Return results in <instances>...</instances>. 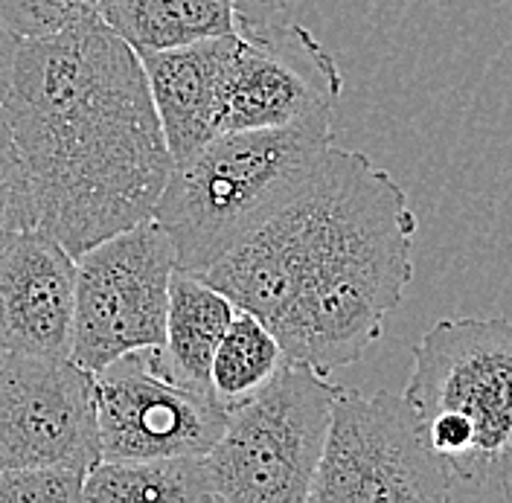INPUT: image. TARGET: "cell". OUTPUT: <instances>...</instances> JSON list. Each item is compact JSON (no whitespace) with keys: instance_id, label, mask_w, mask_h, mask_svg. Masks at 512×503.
<instances>
[{"instance_id":"1","label":"cell","mask_w":512,"mask_h":503,"mask_svg":"<svg viewBox=\"0 0 512 503\" xmlns=\"http://www.w3.org/2000/svg\"><path fill=\"white\" fill-rule=\"evenodd\" d=\"M0 108L38 227L73 256L155 219L175 163L143 62L105 18L41 38L0 24Z\"/></svg>"},{"instance_id":"2","label":"cell","mask_w":512,"mask_h":503,"mask_svg":"<svg viewBox=\"0 0 512 503\" xmlns=\"http://www.w3.org/2000/svg\"><path fill=\"white\" fill-rule=\"evenodd\" d=\"M416 213L396 178L332 146L288 204L207 271L236 309L262 317L288 358L320 373L382 338L414 280Z\"/></svg>"},{"instance_id":"3","label":"cell","mask_w":512,"mask_h":503,"mask_svg":"<svg viewBox=\"0 0 512 503\" xmlns=\"http://www.w3.org/2000/svg\"><path fill=\"white\" fill-rule=\"evenodd\" d=\"M405 384L448 501L512 503V320L443 317L411 349Z\"/></svg>"},{"instance_id":"4","label":"cell","mask_w":512,"mask_h":503,"mask_svg":"<svg viewBox=\"0 0 512 503\" xmlns=\"http://www.w3.org/2000/svg\"><path fill=\"white\" fill-rule=\"evenodd\" d=\"M332 117L335 108H320L288 126L216 134L175 163L155 219L178 268L204 274L306 187L335 146Z\"/></svg>"},{"instance_id":"5","label":"cell","mask_w":512,"mask_h":503,"mask_svg":"<svg viewBox=\"0 0 512 503\" xmlns=\"http://www.w3.org/2000/svg\"><path fill=\"white\" fill-rule=\"evenodd\" d=\"M338 384L306 361L286 367L256 396L227 410L204 454L210 498L222 503H303L315 483Z\"/></svg>"},{"instance_id":"6","label":"cell","mask_w":512,"mask_h":503,"mask_svg":"<svg viewBox=\"0 0 512 503\" xmlns=\"http://www.w3.org/2000/svg\"><path fill=\"white\" fill-rule=\"evenodd\" d=\"M175 245L158 219L131 224L76 256L70 358L99 373L137 349L166 341Z\"/></svg>"},{"instance_id":"7","label":"cell","mask_w":512,"mask_h":503,"mask_svg":"<svg viewBox=\"0 0 512 503\" xmlns=\"http://www.w3.org/2000/svg\"><path fill=\"white\" fill-rule=\"evenodd\" d=\"M312 503H443L448 477L405 396L335 390Z\"/></svg>"},{"instance_id":"8","label":"cell","mask_w":512,"mask_h":503,"mask_svg":"<svg viewBox=\"0 0 512 503\" xmlns=\"http://www.w3.org/2000/svg\"><path fill=\"white\" fill-rule=\"evenodd\" d=\"M94 396L102 460L204 457L230 410L172 376L155 349L128 352L94 373Z\"/></svg>"},{"instance_id":"9","label":"cell","mask_w":512,"mask_h":503,"mask_svg":"<svg viewBox=\"0 0 512 503\" xmlns=\"http://www.w3.org/2000/svg\"><path fill=\"white\" fill-rule=\"evenodd\" d=\"M102 460L94 373L70 355L0 358V469H70Z\"/></svg>"},{"instance_id":"10","label":"cell","mask_w":512,"mask_h":503,"mask_svg":"<svg viewBox=\"0 0 512 503\" xmlns=\"http://www.w3.org/2000/svg\"><path fill=\"white\" fill-rule=\"evenodd\" d=\"M341 91L344 76L332 53L303 24L288 21L268 35L236 30L224 64L219 134L288 126L335 108Z\"/></svg>"},{"instance_id":"11","label":"cell","mask_w":512,"mask_h":503,"mask_svg":"<svg viewBox=\"0 0 512 503\" xmlns=\"http://www.w3.org/2000/svg\"><path fill=\"white\" fill-rule=\"evenodd\" d=\"M76 256L41 227L0 251V332L9 352L67 358L73 349Z\"/></svg>"},{"instance_id":"12","label":"cell","mask_w":512,"mask_h":503,"mask_svg":"<svg viewBox=\"0 0 512 503\" xmlns=\"http://www.w3.org/2000/svg\"><path fill=\"white\" fill-rule=\"evenodd\" d=\"M230 35L172 50H140L152 102L172 163H181L219 134L224 64Z\"/></svg>"},{"instance_id":"13","label":"cell","mask_w":512,"mask_h":503,"mask_svg":"<svg viewBox=\"0 0 512 503\" xmlns=\"http://www.w3.org/2000/svg\"><path fill=\"white\" fill-rule=\"evenodd\" d=\"M233 315L236 306L224 291L207 283L201 274L175 268L169 283L166 341L155 349L160 364L184 384L213 393L210 364Z\"/></svg>"},{"instance_id":"14","label":"cell","mask_w":512,"mask_h":503,"mask_svg":"<svg viewBox=\"0 0 512 503\" xmlns=\"http://www.w3.org/2000/svg\"><path fill=\"white\" fill-rule=\"evenodd\" d=\"M105 21L140 50H172L239 30L227 0H108Z\"/></svg>"},{"instance_id":"15","label":"cell","mask_w":512,"mask_h":503,"mask_svg":"<svg viewBox=\"0 0 512 503\" xmlns=\"http://www.w3.org/2000/svg\"><path fill=\"white\" fill-rule=\"evenodd\" d=\"M82 501L198 503L213 498L204 474V457H158V460H99L85 474Z\"/></svg>"},{"instance_id":"16","label":"cell","mask_w":512,"mask_h":503,"mask_svg":"<svg viewBox=\"0 0 512 503\" xmlns=\"http://www.w3.org/2000/svg\"><path fill=\"white\" fill-rule=\"evenodd\" d=\"M288 355L274 329L254 312L236 309L210 364V384L224 408L256 396L286 367Z\"/></svg>"},{"instance_id":"17","label":"cell","mask_w":512,"mask_h":503,"mask_svg":"<svg viewBox=\"0 0 512 503\" xmlns=\"http://www.w3.org/2000/svg\"><path fill=\"white\" fill-rule=\"evenodd\" d=\"M32 227H38V213H35L30 172L12 134V126L0 108V251L15 236Z\"/></svg>"},{"instance_id":"18","label":"cell","mask_w":512,"mask_h":503,"mask_svg":"<svg viewBox=\"0 0 512 503\" xmlns=\"http://www.w3.org/2000/svg\"><path fill=\"white\" fill-rule=\"evenodd\" d=\"M105 9L108 0H0V24L18 35L41 38L105 18Z\"/></svg>"},{"instance_id":"19","label":"cell","mask_w":512,"mask_h":503,"mask_svg":"<svg viewBox=\"0 0 512 503\" xmlns=\"http://www.w3.org/2000/svg\"><path fill=\"white\" fill-rule=\"evenodd\" d=\"M82 483L70 469H0V503L82 501Z\"/></svg>"},{"instance_id":"20","label":"cell","mask_w":512,"mask_h":503,"mask_svg":"<svg viewBox=\"0 0 512 503\" xmlns=\"http://www.w3.org/2000/svg\"><path fill=\"white\" fill-rule=\"evenodd\" d=\"M233 6L236 24L242 32L268 35L286 27L291 0H227Z\"/></svg>"},{"instance_id":"21","label":"cell","mask_w":512,"mask_h":503,"mask_svg":"<svg viewBox=\"0 0 512 503\" xmlns=\"http://www.w3.org/2000/svg\"><path fill=\"white\" fill-rule=\"evenodd\" d=\"M6 352H9V346H6V338H3V332H0V358H3Z\"/></svg>"}]
</instances>
